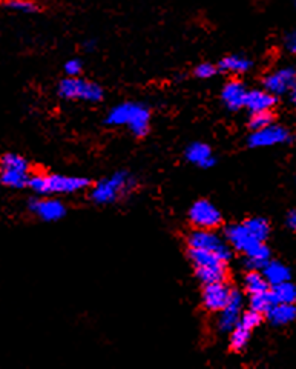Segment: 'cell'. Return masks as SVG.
I'll list each match as a JSON object with an SVG mask.
<instances>
[{
  "label": "cell",
  "mask_w": 296,
  "mask_h": 369,
  "mask_svg": "<svg viewBox=\"0 0 296 369\" xmlns=\"http://www.w3.org/2000/svg\"><path fill=\"white\" fill-rule=\"evenodd\" d=\"M245 286L247 293L250 296H254L258 293H264L271 285H269L264 274L261 271H249L245 277Z\"/></svg>",
  "instance_id": "7402d4cb"
},
{
  "label": "cell",
  "mask_w": 296,
  "mask_h": 369,
  "mask_svg": "<svg viewBox=\"0 0 296 369\" xmlns=\"http://www.w3.org/2000/svg\"><path fill=\"white\" fill-rule=\"evenodd\" d=\"M189 248H198V250H206L218 254L223 260L229 262L232 253L230 248L226 245L223 240L216 236L212 229H195L187 237Z\"/></svg>",
  "instance_id": "52a82bcc"
},
{
  "label": "cell",
  "mask_w": 296,
  "mask_h": 369,
  "mask_svg": "<svg viewBox=\"0 0 296 369\" xmlns=\"http://www.w3.org/2000/svg\"><path fill=\"white\" fill-rule=\"evenodd\" d=\"M287 225H289L293 231H296V211H292L287 217Z\"/></svg>",
  "instance_id": "d6a6232c"
},
{
  "label": "cell",
  "mask_w": 296,
  "mask_h": 369,
  "mask_svg": "<svg viewBox=\"0 0 296 369\" xmlns=\"http://www.w3.org/2000/svg\"><path fill=\"white\" fill-rule=\"evenodd\" d=\"M65 73L69 77H78L82 74V62L78 59H71L65 63Z\"/></svg>",
  "instance_id": "4dcf8cb0"
},
{
  "label": "cell",
  "mask_w": 296,
  "mask_h": 369,
  "mask_svg": "<svg viewBox=\"0 0 296 369\" xmlns=\"http://www.w3.org/2000/svg\"><path fill=\"white\" fill-rule=\"evenodd\" d=\"M247 90L245 87V83L233 79L229 80L223 87L221 91V99L223 104L228 107L230 111H237L246 105V97H247Z\"/></svg>",
  "instance_id": "4fadbf2b"
},
{
  "label": "cell",
  "mask_w": 296,
  "mask_h": 369,
  "mask_svg": "<svg viewBox=\"0 0 296 369\" xmlns=\"http://www.w3.org/2000/svg\"><path fill=\"white\" fill-rule=\"evenodd\" d=\"M264 90L275 94V96H283L285 92H290L296 83V70L293 68H280L264 79Z\"/></svg>",
  "instance_id": "8fae6325"
},
{
  "label": "cell",
  "mask_w": 296,
  "mask_h": 369,
  "mask_svg": "<svg viewBox=\"0 0 296 369\" xmlns=\"http://www.w3.org/2000/svg\"><path fill=\"white\" fill-rule=\"evenodd\" d=\"M2 183L8 188H16V190H20L26 185H30L31 177L28 173H23V171H2Z\"/></svg>",
  "instance_id": "cb8c5ba5"
},
{
  "label": "cell",
  "mask_w": 296,
  "mask_h": 369,
  "mask_svg": "<svg viewBox=\"0 0 296 369\" xmlns=\"http://www.w3.org/2000/svg\"><path fill=\"white\" fill-rule=\"evenodd\" d=\"M90 182L85 177L60 176V174H36L30 180V188L37 194H71L88 188Z\"/></svg>",
  "instance_id": "3957f363"
},
{
  "label": "cell",
  "mask_w": 296,
  "mask_h": 369,
  "mask_svg": "<svg viewBox=\"0 0 296 369\" xmlns=\"http://www.w3.org/2000/svg\"><path fill=\"white\" fill-rule=\"evenodd\" d=\"M216 71H218V68L212 63H199L194 70V74L198 79H211L216 74Z\"/></svg>",
  "instance_id": "f546056e"
},
{
  "label": "cell",
  "mask_w": 296,
  "mask_h": 369,
  "mask_svg": "<svg viewBox=\"0 0 296 369\" xmlns=\"http://www.w3.org/2000/svg\"><path fill=\"white\" fill-rule=\"evenodd\" d=\"M135 186V180L125 171H120L111 176L92 188L91 199L99 205H111L117 202L120 197L128 194Z\"/></svg>",
  "instance_id": "5b68a950"
},
{
  "label": "cell",
  "mask_w": 296,
  "mask_h": 369,
  "mask_svg": "<svg viewBox=\"0 0 296 369\" xmlns=\"http://www.w3.org/2000/svg\"><path fill=\"white\" fill-rule=\"evenodd\" d=\"M189 219L198 229H215L221 223V212L209 200H198L190 207Z\"/></svg>",
  "instance_id": "ba28073f"
},
{
  "label": "cell",
  "mask_w": 296,
  "mask_h": 369,
  "mask_svg": "<svg viewBox=\"0 0 296 369\" xmlns=\"http://www.w3.org/2000/svg\"><path fill=\"white\" fill-rule=\"evenodd\" d=\"M250 329L245 328V326H241L240 323L235 326V328L232 329V334H230V348L233 351H241L245 349V346L247 345V341L250 339Z\"/></svg>",
  "instance_id": "484cf974"
},
{
  "label": "cell",
  "mask_w": 296,
  "mask_h": 369,
  "mask_svg": "<svg viewBox=\"0 0 296 369\" xmlns=\"http://www.w3.org/2000/svg\"><path fill=\"white\" fill-rule=\"evenodd\" d=\"M218 68L221 71H228V73H233V74H245L252 68V62L246 57L235 54V56H228V57L221 59Z\"/></svg>",
  "instance_id": "d6986e66"
},
{
  "label": "cell",
  "mask_w": 296,
  "mask_h": 369,
  "mask_svg": "<svg viewBox=\"0 0 296 369\" xmlns=\"http://www.w3.org/2000/svg\"><path fill=\"white\" fill-rule=\"evenodd\" d=\"M261 320H263V314H259L254 310H250L247 313H242L241 315V320H240V325L245 326V328L254 331L257 326H259Z\"/></svg>",
  "instance_id": "f1b7e54d"
},
{
  "label": "cell",
  "mask_w": 296,
  "mask_h": 369,
  "mask_svg": "<svg viewBox=\"0 0 296 369\" xmlns=\"http://www.w3.org/2000/svg\"><path fill=\"white\" fill-rule=\"evenodd\" d=\"M276 305V300L272 291H264L250 297V310H254L259 314H267Z\"/></svg>",
  "instance_id": "44dd1931"
},
{
  "label": "cell",
  "mask_w": 296,
  "mask_h": 369,
  "mask_svg": "<svg viewBox=\"0 0 296 369\" xmlns=\"http://www.w3.org/2000/svg\"><path fill=\"white\" fill-rule=\"evenodd\" d=\"M149 119L151 113L144 105L126 102V104L117 105L109 111L106 123L117 126L126 125L134 135L144 137L149 131Z\"/></svg>",
  "instance_id": "7a4b0ae2"
},
{
  "label": "cell",
  "mask_w": 296,
  "mask_h": 369,
  "mask_svg": "<svg viewBox=\"0 0 296 369\" xmlns=\"http://www.w3.org/2000/svg\"><path fill=\"white\" fill-rule=\"evenodd\" d=\"M273 125V114L271 111H261V113H254L250 117L249 126L252 131H258L263 130V128H267Z\"/></svg>",
  "instance_id": "83f0119b"
},
{
  "label": "cell",
  "mask_w": 296,
  "mask_h": 369,
  "mask_svg": "<svg viewBox=\"0 0 296 369\" xmlns=\"http://www.w3.org/2000/svg\"><path fill=\"white\" fill-rule=\"evenodd\" d=\"M261 272L264 274V277L271 286H276V285H280V283L290 280L289 268H287L285 265H283L280 262H275V260H269L264 268L261 270Z\"/></svg>",
  "instance_id": "e0dca14e"
},
{
  "label": "cell",
  "mask_w": 296,
  "mask_h": 369,
  "mask_svg": "<svg viewBox=\"0 0 296 369\" xmlns=\"http://www.w3.org/2000/svg\"><path fill=\"white\" fill-rule=\"evenodd\" d=\"M189 259L195 266L197 277L204 285L226 280V276H228L226 265H228V262L223 260L216 253L198 250V248H189Z\"/></svg>",
  "instance_id": "277c9868"
},
{
  "label": "cell",
  "mask_w": 296,
  "mask_h": 369,
  "mask_svg": "<svg viewBox=\"0 0 296 369\" xmlns=\"http://www.w3.org/2000/svg\"><path fill=\"white\" fill-rule=\"evenodd\" d=\"M232 291L224 282L209 283L203 289V305L207 311L220 313L230 302Z\"/></svg>",
  "instance_id": "30bf717a"
},
{
  "label": "cell",
  "mask_w": 296,
  "mask_h": 369,
  "mask_svg": "<svg viewBox=\"0 0 296 369\" xmlns=\"http://www.w3.org/2000/svg\"><path fill=\"white\" fill-rule=\"evenodd\" d=\"M4 4L8 10L17 13L32 14L39 11V5L34 0H4Z\"/></svg>",
  "instance_id": "4316f807"
},
{
  "label": "cell",
  "mask_w": 296,
  "mask_h": 369,
  "mask_svg": "<svg viewBox=\"0 0 296 369\" xmlns=\"http://www.w3.org/2000/svg\"><path fill=\"white\" fill-rule=\"evenodd\" d=\"M226 238L235 250L246 255V266L249 271H261L271 260V250L252 236L246 226L230 225L226 228Z\"/></svg>",
  "instance_id": "6da1fadb"
},
{
  "label": "cell",
  "mask_w": 296,
  "mask_h": 369,
  "mask_svg": "<svg viewBox=\"0 0 296 369\" xmlns=\"http://www.w3.org/2000/svg\"><path fill=\"white\" fill-rule=\"evenodd\" d=\"M186 159L198 165L202 168H212L215 165V159L212 157V151L207 147L206 143L195 142L192 145H189L186 150Z\"/></svg>",
  "instance_id": "2e32d148"
},
{
  "label": "cell",
  "mask_w": 296,
  "mask_h": 369,
  "mask_svg": "<svg viewBox=\"0 0 296 369\" xmlns=\"http://www.w3.org/2000/svg\"><path fill=\"white\" fill-rule=\"evenodd\" d=\"M242 315V296L240 291H232L230 302L224 310L220 311V319H218V328L223 332H232V329L237 326L241 320Z\"/></svg>",
  "instance_id": "7c38bea8"
},
{
  "label": "cell",
  "mask_w": 296,
  "mask_h": 369,
  "mask_svg": "<svg viewBox=\"0 0 296 369\" xmlns=\"http://www.w3.org/2000/svg\"><path fill=\"white\" fill-rule=\"evenodd\" d=\"M290 97H292V102H293V104L296 105V83H295V87H293L292 91H290Z\"/></svg>",
  "instance_id": "836d02e7"
},
{
  "label": "cell",
  "mask_w": 296,
  "mask_h": 369,
  "mask_svg": "<svg viewBox=\"0 0 296 369\" xmlns=\"http://www.w3.org/2000/svg\"><path fill=\"white\" fill-rule=\"evenodd\" d=\"M272 293L275 296L276 303H292L296 305V285L289 280L272 286Z\"/></svg>",
  "instance_id": "603a6c76"
},
{
  "label": "cell",
  "mask_w": 296,
  "mask_h": 369,
  "mask_svg": "<svg viewBox=\"0 0 296 369\" xmlns=\"http://www.w3.org/2000/svg\"><path fill=\"white\" fill-rule=\"evenodd\" d=\"M289 140H290V133L287 131L284 126L271 125L267 128H263V130L252 133L247 143L252 148H266V147H273V145L285 143Z\"/></svg>",
  "instance_id": "9c48e42d"
},
{
  "label": "cell",
  "mask_w": 296,
  "mask_h": 369,
  "mask_svg": "<svg viewBox=\"0 0 296 369\" xmlns=\"http://www.w3.org/2000/svg\"><path fill=\"white\" fill-rule=\"evenodd\" d=\"M58 96L97 104L103 99V90L100 85L91 80H85L80 77H68L58 83Z\"/></svg>",
  "instance_id": "8992f818"
},
{
  "label": "cell",
  "mask_w": 296,
  "mask_h": 369,
  "mask_svg": "<svg viewBox=\"0 0 296 369\" xmlns=\"http://www.w3.org/2000/svg\"><path fill=\"white\" fill-rule=\"evenodd\" d=\"M242 225H245L249 233L255 238H258L259 242H266L269 234H271V225H269V222L263 217L247 219L242 222Z\"/></svg>",
  "instance_id": "ffe728a7"
},
{
  "label": "cell",
  "mask_w": 296,
  "mask_h": 369,
  "mask_svg": "<svg viewBox=\"0 0 296 369\" xmlns=\"http://www.w3.org/2000/svg\"><path fill=\"white\" fill-rule=\"evenodd\" d=\"M276 104V96L267 90H252L247 92L246 97V108L254 113H261V111H271Z\"/></svg>",
  "instance_id": "9a60e30c"
},
{
  "label": "cell",
  "mask_w": 296,
  "mask_h": 369,
  "mask_svg": "<svg viewBox=\"0 0 296 369\" xmlns=\"http://www.w3.org/2000/svg\"><path fill=\"white\" fill-rule=\"evenodd\" d=\"M285 47H287V49L290 51L292 54H296V32L287 34V37H285Z\"/></svg>",
  "instance_id": "1f68e13d"
},
{
  "label": "cell",
  "mask_w": 296,
  "mask_h": 369,
  "mask_svg": "<svg viewBox=\"0 0 296 369\" xmlns=\"http://www.w3.org/2000/svg\"><path fill=\"white\" fill-rule=\"evenodd\" d=\"M2 171H23V173H28L30 165L22 156H17V154L8 152L2 157Z\"/></svg>",
  "instance_id": "d4e9b609"
},
{
  "label": "cell",
  "mask_w": 296,
  "mask_h": 369,
  "mask_svg": "<svg viewBox=\"0 0 296 369\" xmlns=\"http://www.w3.org/2000/svg\"><path fill=\"white\" fill-rule=\"evenodd\" d=\"M30 210L36 214L37 217L45 222H56L65 217L66 208L62 202L58 200H39L34 199L30 202Z\"/></svg>",
  "instance_id": "5bb4252c"
},
{
  "label": "cell",
  "mask_w": 296,
  "mask_h": 369,
  "mask_svg": "<svg viewBox=\"0 0 296 369\" xmlns=\"http://www.w3.org/2000/svg\"><path fill=\"white\" fill-rule=\"evenodd\" d=\"M269 320L275 326H285L296 319V305L292 303H276L267 313Z\"/></svg>",
  "instance_id": "ac0fdd59"
}]
</instances>
